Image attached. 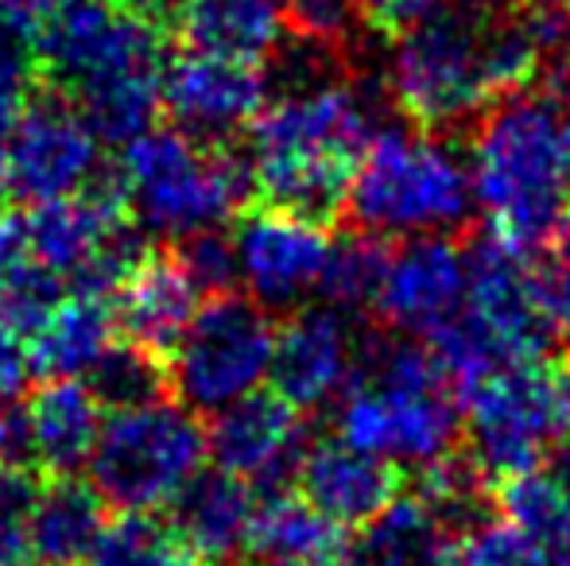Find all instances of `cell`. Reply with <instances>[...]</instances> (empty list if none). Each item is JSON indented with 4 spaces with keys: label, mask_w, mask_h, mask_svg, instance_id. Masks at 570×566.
Wrapping results in <instances>:
<instances>
[{
    "label": "cell",
    "mask_w": 570,
    "mask_h": 566,
    "mask_svg": "<svg viewBox=\"0 0 570 566\" xmlns=\"http://www.w3.org/2000/svg\"><path fill=\"white\" fill-rule=\"evenodd\" d=\"M376 132L368 86L345 82L326 67H299L295 82L248 129L256 195L331 226L345 210L353 171Z\"/></svg>",
    "instance_id": "6da1fadb"
},
{
    "label": "cell",
    "mask_w": 570,
    "mask_h": 566,
    "mask_svg": "<svg viewBox=\"0 0 570 566\" xmlns=\"http://www.w3.org/2000/svg\"><path fill=\"white\" fill-rule=\"evenodd\" d=\"M559 129L556 98L532 90L493 101L473 132V195L489 218V234L524 252L570 218Z\"/></svg>",
    "instance_id": "7a4b0ae2"
},
{
    "label": "cell",
    "mask_w": 570,
    "mask_h": 566,
    "mask_svg": "<svg viewBox=\"0 0 570 566\" xmlns=\"http://www.w3.org/2000/svg\"><path fill=\"white\" fill-rule=\"evenodd\" d=\"M338 400V438L357 450L428 466L462 446V404L431 346L420 341L361 346L353 380Z\"/></svg>",
    "instance_id": "3957f363"
},
{
    "label": "cell",
    "mask_w": 570,
    "mask_h": 566,
    "mask_svg": "<svg viewBox=\"0 0 570 566\" xmlns=\"http://www.w3.org/2000/svg\"><path fill=\"white\" fill-rule=\"evenodd\" d=\"M117 190L125 198L128 218L144 234L179 245L237 218L256 195V182L253 167L233 151L156 125L125 143Z\"/></svg>",
    "instance_id": "277c9868"
},
{
    "label": "cell",
    "mask_w": 570,
    "mask_h": 566,
    "mask_svg": "<svg viewBox=\"0 0 570 566\" xmlns=\"http://www.w3.org/2000/svg\"><path fill=\"white\" fill-rule=\"evenodd\" d=\"M478 202L473 171L451 140L420 129H381L361 156L345 214L376 237L458 234Z\"/></svg>",
    "instance_id": "5b68a950"
},
{
    "label": "cell",
    "mask_w": 570,
    "mask_h": 566,
    "mask_svg": "<svg viewBox=\"0 0 570 566\" xmlns=\"http://www.w3.org/2000/svg\"><path fill=\"white\" fill-rule=\"evenodd\" d=\"M462 450L489 489L532 474L570 438V354H543L481 380L462 400Z\"/></svg>",
    "instance_id": "8992f818"
},
{
    "label": "cell",
    "mask_w": 570,
    "mask_h": 566,
    "mask_svg": "<svg viewBox=\"0 0 570 566\" xmlns=\"http://www.w3.org/2000/svg\"><path fill=\"white\" fill-rule=\"evenodd\" d=\"M206 454L210 450L198 411L183 408L175 396H159L106 411L90 477L106 505L120 513H156L203 474Z\"/></svg>",
    "instance_id": "52a82bcc"
},
{
    "label": "cell",
    "mask_w": 570,
    "mask_h": 566,
    "mask_svg": "<svg viewBox=\"0 0 570 566\" xmlns=\"http://www.w3.org/2000/svg\"><path fill=\"white\" fill-rule=\"evenodd\" d=\"M485 12L478 4L443 8L396 39L384 86L412 129L451 132L493 106L481 70Z\"/></svg>",
    "instance_id": "ba28073f"
},
{
    "label": "cell",
    "mask_w": 570,
    "mask_h": 566,
    "mask_svg": "<svg viewBox=\"0 0 570 566\" xmlns=\"http://www.w3.org/2000/svg\"><path fill=\"white\" fill-rule=\"evenodd\" d=\"M276 330L279 326L256 299L233 291L214 295L167 354V393L198 416H214L248 393H261L272 377Z\"/></svg>",
    "instance_id": "9c48e42d"
},
{
    "label": "cell",
    "mask_w": 570,
    "mask_h": 566,
    "mask_svg": "<svg viewBox=\"0 0 570 566\" xmlns=\"http://www.w3.org/2000/svg\"><path fill=\"white\" fill-rule=\"evenodd\" d=\"M28 229V257L70 291H90L114 299L125 276L148 249L125 210L117 182H94L82 195L55 198L31 206L23 218Z\"/></svg>",
    "instance_id": "30bf717a"
},
{
    "label": "cell",
    "mask_w": 570,
    "mask_h": 566,
    "mask_svg": "<svg viewBox=\"0 0 570 566\" xmlns=\"http://www.w3.org/2000/svg\"><path fill=\"white\" fill-rule=\"evenodd\" d=\"M101 143L75 98H31L4 140L8 187L31 206L82 195L101 179Z\"/></svg>",
    "instance_id": "8fae6325"
},
{
    "label": "cell",
    "mask_w": 570,
    "mask_h": 566,
    "mask_svg": "<svg viewBox=\"0 0 570 566\" xmlns=\"http://www.w3.org/2000/svg\"><path fill=\"white\" fill-rule=\"evenodd\" d=\"M229 241L248 299L264 310H292L318 291L334 237L326 221L264 202L237 214Z\"/></svg>",
    "instance_id": "7c38bea8"
},
{
    "label": "cell",
    "mask_w": 570,
    "mask_h": 566,
    "mask_svg": "<svg viewBox=\"0 0 570 566\" xmlns=\"http://www.w3.org/2000/svg\"><path fill=\"white\" fill-rule=\"evenodd\" d=\"M164 28L151 12L128 8L117 47L67 93L106 143H132L164 113Z\"/></svg>",
    "instance_id": "4fadbf2b"
},
{
    "label": "cell",
    "mask_w": 570,
    "mask_h": 566,
    "mask_svg": "<svg viewBox=\"0 0 570 566\" xmlns=\"http://www.w3.org/2000/svg\"><path fill=\"white\" fill-rule=\"evenodd\" d=\"M264 106L268 78L261 62L187 47V54L171 59L164 70V113L179 132L210 148H226L253 129Z\"/></svg>",
    "instance_id": "5bb4252c"
},
{
    "label": "cell",
    "mask_w": 570,
    "mask_h": 566,
    "mask_svg": "<svg viewBox=\"0 0 570 566\" xmlns=\"http://www.w3.org/2000/svg\"><path fill=\"white\" fill-rule=\"evenodd\" d=\"M307 411L272 388V393H248L245 400L214 411L206 427V450L214 466L248 481L253 489H284L295 481L303 450H307Z\"/></svg>",
    "instance_id": "9a60e30c"
},
{
    "label": "cell",
    "mask_w": 570,
    "mask_h": 566,
    "mask_svg": "<svg viewBox=\"0 0 570 566\" xmlns=\"http://www.w3.org/2000/svg\"><path fill=\"white\" fill-rule=\"evenodd\" d=\"M465 284H470V257L458 249L454 234L407 237L396 252H389L373 315L389 330L428 338L462 310Z\"/></svg>",
    "instance_id": "2e32d148"
},
{
    "label": "cell",
    "mask_w": 570,
    "mask_h": 566,
    "mask_svg": "<svg viewBox=\"0 0 570 566\" xmlns=\"http://www.w3.org/2000/svg\"><path fill=\"white\" fill-rule=\"evenodd\" d=\"M357 357L361 341L345 310L331 302L295 307L276 330V357H272L268 380L299 411H315L345 393Z\"/></svg>",
    "instance_id": "e0dca14e"
},
{
    "label": "cell",
    "mask_w": 570,
    "mask_h": 566,
    "mask_svg": "<svg viewBox=\"0 0 570 566\" xmlns=\"http://www.w3.org/2000/svg\"><path fill=\"white\" fill-rule=\"evenodd\" d=\"M465 257H470V284H465L470 315L493 334L504 357L520 365L548 354V341L556 334L535 307L528 252L509 245L504 237L485 234L473 241Z\"/></svg>",
    "instance_id": "ac0fdd59"
},
{
    "label": "cell",
    "mask_w": 570,
    "mask_h": 566,
    "mask_svg": "<svg viewBox=\"0 0 570 566\" xmlns=\"http://www.w3.org/2000/svg\"><path fill=\"white\" fill-rule=\"evenodd\" d=\"M400 461L350 446L345 438H315L295 466V489L303 500L342 528H365L404 497Z\"/></svg>",
    "instance_id": "d6986e66"
},
{
    "label": "cell",
    "mask_w": 570,
    "mask_h": 566,
    "mask_svg": "<svg viewBox=\"0 0 570 566\" xmlns=\"http://www.w3.org/2000/svg\"><path fill=\"white\" fill-rule=\"evenodd\" d=\"M120 338L167 361L203 310V287L179 252H144L114 295Z\"/></svg>",
    "instance_id": "ffe728a7"
},
{
    "label": "cell",
    "mask_w": 570,
    "mask_h": 566,
    "mask_svg": "<svg viewBox=\"0 0 570 566\" xmlns=\"http://www.w3.org/2000/svg\"><path fill=\"white\" fill-rule=\"evenodd\" d=\"M23 419V461L43 477H75L90 466L106 427V404L86 380L59 377L31 393L20 408Z\"/></svg>",
    "instance_id": "44dd1931"
},
{
    "label": "cell",
    "mask_w": 570,
    "mask_h": 566,
    "mask_svg": "<svg viewBox=\"0 0 570 566\" xmlns=\"http://www.w3.org/2000/svg\"><path fill=\"white\" fill-rule=\"evenodd\" d=\"M345 532L350 528L323 516L311 500L272 489L256 500L237 566H342L350 555Z\"/></svg>",
    "instance_id": "7402d4cb"
},
{
    "label": "cell",
    "mask_w": 570,
    "mask_h": 566,
    "mask_svg": "<svg viewBox=\"0 0 570 566\" xmlns=\"http://www.w3.org/2000/svg\"><path fill=\"white\" fill-rule=\"evenodd\" d=\"M256 513V489L226 469H203L171 500V528L203 566H237L248 524Z\"/></svg>",
    "instance_id": "603a6c76"
},
{
    "label": "cell",
    "mask_w": 570,
    "mask_h": 566,
    "mask_svg": "<svg viewBox=\"0 0 570 566\" xmlns=\"http://www.w3.org/2000/svg\"><path fill=\"white\" fill-rule=\"evenodd\" d=\"M120 341L117 307L106 295L70 291L55 302L47 322L31 334V369L47 380L59 377H90L101 365V357Z\"/></svg>",
    "instance_id": "cb8c5ba5"
},
{
    "label": "cell",
    "mask_w": 570,
    "mask_h": 566,
    "mask_svg": "<svg viewBox=\"0 0 570 566\" xmlns=\"http://www.w3.org/2000/svg\"><path fill=\"white\" fill-rule=\"evenodd\" d=\"M171 20L195 51L264 62L287 36L284 0H171Z\"/></svg>",
    "instance_id": "d4e9b609"
},
{
    "label": "cell",
    "mask_w": 570,
    "mask_h": 566,
    "mask_svg": "<svg viewBox=\"0 0 570 566\" xmlns=\"http://www.w3.org/2000/svg\"><path fill=\"white\" fill-rule=\"evenodd\" d=\"M106 497L78 477H51L31 513V547L39 566H86L106 536Z\"/></svg>",
    "instance_id": "484cf974"
},
{
    "label": "cell",
    "mask_w": 570,
    "mask_h": 566,
    "mask_svg": "<svg viewBox=\"0 0 570 566\" xmlns=\"http://www.w3.org/2000/svg\"><path fill=\"white\" fill-rule=\"evenodd\" d=\"M454 544L458 539L435 520V513L415 493H404L389 513L350 539L342 566H454Z\"/></svg>",
    "instance_id": "4316f807"
},
{
    "label": "cell",
    "mask_w": 570,
    "mask_h": 566,
    "mask_svg": "<svg viewBox=\"0 0 570 566\" xmlns=\"http://www.w3.org/2000/svg\"><path fill=\"white\" fill-rule=\"evenodd\" d=\"M497 513L520 532L543 559L570 552V489L551 469H532L493 489Z\"/></svg>",
    "instance_id": "83f0119b"
},
{
    "label": "cell",
    "mask_w": 570,
    "mask_h": 566,
    "mask_svg": "<svg viewBox=\"0 0 570 566\" xmlns=\"http://www.w3.org/2000/svg\"><path fill=\"white\" fill-rule=\"evenodd\" d=\"M384 268H389V245H384V237L353 229V234H345L331 245L318 295H323L331 307L345 310V315L373 310L376 291H381V280H384Z\"/></svg>",
    "instance_id": "f1b7e54d"
},
{
    "label": "cell",
    "mask_w": 570,
    "mask_h": 566,
    "mask_svg": "<svg viewBox=\"0 0 570 566\" xmlns=\"http://www.w3.org/2000/svg\"><path fill=\"white\" fill-rule=\"evenodd\" d=\"M86 566H203L195 559L171 520H156L151 513H125L101 536L98 552Z\"/></svg>",
    "instance_id": "f546056e"
},
{
    "label": "cell",
    "mask_w": 570,
    "mask_h": 566,
    "mask_svg": "<svg viewBox=\"0 0 570 566\" xmlns=\"http://www.w3.org/2000/svg\"><path fill=\"white\" fill-rule=\"evenodd\" d=\"M86 385L98 393V400L106 404V411L132 408V404L159 400L167 393V369L159 357L144 354L140 346L120 338L106 357H101L98 369L86 377Z\"/></svg>",
    "instance_id": "4dcf8cb0"
},
{
    "label": "cell",
    "mask_w": 570,
    "mask_h": 566,
    "mask_svg": "<svg viewBox=\"0 0 570 566\" xmlns=\"http://www.w3.org/2000/svg\"><path fill=\"white\" fill-rule=\"evenodd\" d=\"M43 493V474L28 461L0 458V566H39L31 547V513Z\"/></svg>",
    "instance_id": "1f68e13d"
},
{
    "label": "cell",
    "mask_w": 570,
    "mask_h": 566,
    "mask_svg": "<svg viewBox=\"0 0 570 566\" xmlns=\"http://www.w3.org/2000/svg\"><path fill=\"white\" fill-rule=\"evenodd\" d=\"M532 295L551 334L570 338V218L528 257Z\"/></svg>",
    "instance_id": "d6a6232c"
},
{
    "label": "cell",
    "mask_w": 570,
    "mask_h": 566,
    "mask_svg": "<svg viewBox=\"0 0 570 566\" xmlns=\"http://www.w3.org/2000/svg\"><path fill=\"white\" fill-rule=\"evenodd\" d=\"M59 299H62V280H55L36 260H28V265H20L12 276L0 280V318L12 330H20L28 341L47 322V315H51Z\"/></svg>",
    "instance_id": "836d02e7"
},
{
    "label": "cell",
    "mask_w": 570,
    "mask_h": 566,
    "mask_svg": "<svg viewBox=\"0 0 570 566\" xmlns=\"http://www.w3.org/2000/svg\"><path fill=\"white\" fill-rule=\"evenodd\" d=\"M287 31L303 39V43L326 47V51H342L361 28V0H284Z\"/></svg>",
    "instance_id": "e575fe53"
},
{
    "label": "cell",
    "mask_w": 570,
    "mask_h": 566,
    "mask_svg": "<svg viewBox=\"0 0 570 566\" xmlns=\"http://www.w3.org/2000/svg\"><path fill=\"white\" fill-rule=\"evenodd\" d=\"M540 552L520 536L512 524L504 520H489L481 528L465 532L454 544V566H543Z\"/></svg>",
    "instance_id": "d590c367"
},
{
    "label": "cell",
    "mask_w": 570,
    "mask_h": 566,
    "mask_svg": "<svg viewBox=\"0 0 570 566\" xmlns=\"http://www.w3.org/2000/svg\"><path fill=\"white\" fill-rule=\"evenodd\" d=\"M175 252H179L187 272L195 276V284L210 299L214 295H229V287L237 284V257H233V241L222 229L187 237V241L175 245Z\"/></svg>",
    "instance_id": "8d00e7d4"
},
{
    "label": "cell",
    "mask_w": 570,
    "mask_h": 566,
    "mask_svg": "<svg viewBox=\"0 0 570 566\" xmlns=\"http://www.w3.org/2000/svg\"><path fill=\"white\" fill-rule=\"evenodd\" d=\"M31 70H36V54L23 47L0 39V143L8 140L12 125L20 121V113L28 109V86Z\"/></svg>",
    "instance_id": "74e56055"
},
{
    "label": "cell",
    "mask_w": 570,
    "mask_h": 566,
    "mask_svg": "<svg viewBox=\"0 0 570 566\" xmlns=\"http://www.w3.org/2000/svg\"><path fill=\"white\" fill-rule=\"evenodd\" d=\"M443 8L446 0H361V20L365 31H376L381 39H400Z\"/></svg>",
    "instance_id": "f35d334b"
},
{
    "label": "cell",
    "mask_w": 570,
    "mask_h": 566,
    "mask_svg": "<svg viewBox=\"0 0 570 566\" xmlns=\"http://www.w3.org/2000/svg\"><path fill=\"white\" fill-rule=\"evenodd\" d=\"M70 0H0V39L36 54L39 36Z\"/></svg>",
    "instance_id": "ab89813d"
},
{
    "label": "cell",
    "mask_w": 570,
    "mask_h": 566,
    "mask_svg": "<svg viewBox=\"0 0 570 566\" xmlns=\"http://www.w3.org/2000/svg\"><path fill=\"white\" fill-rule=\"evenodd\" d=\"M28 229L23 218H12L8 210H0V280L12 276L20 265H28Z\"/></svg>",
    "instance_id": "60d3db41"
},
{
    "label": "cell",
    "mask_w": 570,
    "mask_h": 566,
    "mask_svg": "<svg viewBox=\"0 0 570 566\" xmlns=\"http://www.w3.org/2000/svg\"><path fill=\"white\" fill-rule=\"evenodd\" d=\"M0 458L23 461V419L20 408L0 404Z\"/></svg>",
    "instance_id": "b9f144b4"
},
{
    "label": "cell",
    "mask_w": 570,
    "mask_h": 566,
    "mask_svg": "<svg viewBox=\"0 0 570 566\" xmlns=\"http://www.w3.org/2000/svg\"><path fill=\"white\" fill-rule=\"evenodd\" d=\"M551 474H556L559 481H563L567 489H570V438L556 450V461H551Z\"/></svg>",
    "instance_id": "7bdbcfd3"
},
{
    "label": "cell",
    "mask_w": 570,
    "mask_h": 566,
    "mask_svg": "<svg viewBox=\"0 0 570 566\" xmlns=\"http://www.w3.org/2000/svg\"><path fill=\"white\" fill-rule=\"evenodd\" d=\"M109 4H125V8H140V12H151V8H171V0H109Z\"/></svg>",
    "instance_id": "ee69618b"
},
{
    "label": "cell",
    "mask_w": 570,
    "mask_h": 566,
    "mask_svg": "<svg viewBox=\"0 0 570 566\" xmlns=\"http://www.w3.org/2000/svg\"><path fill=\"white\" fill-rule=\"evenodd\" d=\"M563 171H567V187H570V109H567V117H563Z\"/></svg>",
    "instance_id": "f6af8a7d"
},
{
    "label": "cell",
    "mask_w": 570,
    "mask_h": 566,
    "mask_svg": "<svg viewBox=\"0 0 570 566\" xmlns=\"http://www.w3.org/2000/svg\"><path fill=\"white\" fill-rule=\"evenodd\" d=\"M470 4L489 8V12H501V8H512V4H520V0H470Z\"/></svg>",
    "instance_id": "bcb514c9"
},
{
    "label": "cell",
    "mask_w": 570,
    "mask_h": 566,
    "mask_svg": "<svg viewBox=\"0 0 570 566\" xmlns=\"http://www.w3.org/2000/svg\"><path fill=\"white\" fill-rule=\"evenodd\" d=\"M12 195V187H8V163H4V143H0V198Z\"/></svg>",
    "instance_id": "7dc6e473"
},
{
    "label": "cell",
    "mask_w": 570,
    "mask_h": 566,
    "mask_svg": "<svg viewBox=\"0 0 570 566\" xmlns=\"http://www.w3.org/2000/svg\"><path fill=\"white\" fill-rule=\"evenodd\" d=\"M543 566H570V552L567 555H556V559H548Z\"/></svg>",
    "instance_id": "c3c4849f"
}]
</instances>
